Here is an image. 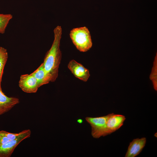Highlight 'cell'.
<instances>
[{
  "label": "cell",
  "instance_id": "obj_16",
  "mask_svg": "<svg viewBox=\"0 0 157 157\" xmlns=\"http://www.w3.org/2000/svg\"><path fill=\"white\" fill-rule=\"evenodd\" d=\"M77 122L79 124H81L83 122V120L81 119H78L77 120Z\"/></svg>",
  "mask_w": 157,
  "mask_h": 157
},
{
  "label": "cell",
  "instance_id": "obj_3",
  "mask_svg": "<svg viewBox=\"0 0 157 157\" xmlns=\"http://www.w3.org/2000/svg\"><path fill=\"white\" fill-rule=\"evenodd\" d=\"M31 134L30 129L23 130L19 133L16 139L0 144V157H10L17 146L22 141L30 137Z\"/></svg>",
  "mask_w": 157,
  "mask_h": 157
},
{
  "label": "cell",
  "instance_id": "obj_7",
  "mask_svg": "<svg viewBox=\"0 0 157 157\" xmlns=\"http://www.w3.org/2000/svg\"><path fill=\"white\" fill-rule=\"evenodd\" d=\"M108 115L106 123L107 135L119 129L126 119L125 116L121 115L112 113Z\"/></svg>",
  "mask_w": 157,
  "mask_h": 157
},
{
  "label": "cell",
  "instance_id": "obj_11",
  "mask_svg": "<svg viewBox=\"0 0 157 157\" xmlns=\"http://www.w3.org/2000/svg\"><path fill=\"white\" fill-rule=\"evenodd\" d=\"M8 58L6 49L0 47V90H2L1 83L4 68Z\"/></svg>",
  "mask_w": 157,
  "mask_h": 157
},
{
  "label": "cell",
  "instance_id": "obj_10",
  "mask_svg": "<svg viewBox=\"0 0 157 157\" xmlns=\"http://www.w3.org/2000/svg\"><path fill=\"white\" fill-rule=\"evenodd\" d=\"M32 74L36 78L39 87L51 82L50 78L47 74L42 63Z\"/></svg>",
  "mask_w": 157,
  "mask_h": 157
},
{
  "label": "cell",
  "instance_id": "obj_2",
  "mask_svg": "<svg viewBox=\"0 0 157 157\" xmlns=\"http://www.w3.org/2000/svg\"><path fill=\"white\" fill-rule=\"evenodd\" d=\"M69 35L73 44L80 51L86 52L91 48L92 43L91 36L86 27L73 28L71 31Z\"/></svg>",
  "mask_w": 157,
  "mask_h": 157
},
{
  "label": "cell",
  "instance_id": "obj_4",
  "mask_svg": "<svg viewBox=\"0 0 157 157\" xmlns=\"http://www.w3.org/2000/svg\"><path fill=\"white\" fill-rule=\"evenodd\" d=\"M108 116L107 115L96 117H87L86 121L91 126V134L95 138L107 135L106 123Z\"/></svg>",
  "mask_w": 157,
  "mask_h": 157
},
{
  "label": "cell",
  "instance_id": "obj_14",
  "mask_svg": "<svg viewBox=\"0 0 157 157\" xmlns=\"http://www.w3.org/2000/svg\"><path fill=\"white\" fill-rule=\"evenodd\" d=\"M9 140L5 135L4 131H0V144L5 143Z\"/></svg>",
  "mask_w": 157,
  "mask_h": 157
},
{
  "label": "cell",
  "instance_id": "obj_6",
  "mask_svg": "<svg viewBox=\"0 0 157 157\" xmlns=\"http://www.w3.org/2000/svg\"><path fill=\"white\" fill-rule=\"evenodd\" d=\"M68 67L76 77L83 81H87L90 76L88 69L74 60L69 61Z\"/></svg>",
  "mask_w": 157,
  "mask_h": 157
},
{
  "label": "cell",
  "instance_id": "obj_12",
  "mask_svg": "<svg viewBox=\"0 0 157 157\" xmlns=\"http://www.w3.org/2000/svg\"><path fill=\"white\" fill-rule=\"evenodd\" d=\"M13 17L10 14L0 13V33L4 34L10 21Z\"/></svg>",
  "mask_w": 157,
  "mask_h": 157
},
{
  "label": "cell",
  "instance_id": "obj_5",
  "mask_svg": "<svg viewBox=\"0 0 157 157\" xmlns=\"http://www.w3.org/2000/svg\"><path fill=\"white\" fill-rule=\"evenodd\" d=\"M19 85L21 89L27 93H35L39 88L36 78L32 73L21 76Z\"/></svg>",
  "mask_w": 157,
  "mask_h": 157
},
{
  "label": "cell",
  "instance_id": "obj_13",
  "mask_svg": "<svg viewBox=\"0 0 157 157\" xmlns=\"http://www.w3.org/2000/svg\"><path fill=\"white\" fill-rule=\"evenodd\" d=\"M157 54L155 58L154 65L151 72L150 76V78L152 81L154 89L157 90Z\"/></svg>",
  "mask_w": 157,
  "mask_h": 157
},
{
  "label": "cell",
  "instance_id": "obj_8",
  "mask_svg": "<svg viewBox=\"0 0 157 157\" xmlns=\"http://www.w3.org/2000/svg\"><path fill=\"white\" fill-rule=\"evenodd\" d=\"M19 103V99L8 97L0 90V115L9 111Z\"/></svg>",
  "mask_w": 157,
  "mask_h": 157
},
{
  "label": "cell",
  "instance_id": "obj_1",
  "mask_svg": "<svg viewBox=\"0 0 157 157\" xmlns=\"http://www.w3.org/2000/svg\"><path fill=\"white\" fill-rule=\"evenodd\" d=\"M54 39L52 46L47 52L43 63L44 69L51 79L54 82L57 78L61 58L60 43L62 34L61 26H57L54 29Z\"/></svg>",
  "mask_w": 157,
  "mask_h": 157
},
{
  "label": "cell",
  "instance_id": "obj_15",
  "mask_svg": "<svg viewBox=\"0 0 157 157\" xmlns=\"http://www.w3.org/2000/svg\"><path fill=\"white\" fill-rule=\"evenodd\" d=\"M4 133L10 140H12L16 139L19 136V133H12L4 131Z\"/></svg>",
  "mask_w": 157,
  "mask_h": 157
},
{
  "label": "cell",
  "instance_id": "obj_9",
  "mask_svg": "<svg viewBox=\"0 0 157 157\" xmlns=\"http://www.w3.org/2000/svg\"><path fill=\"white\" fill-rule=\"evenodd\" d=\"M146 142L145 138L134 139L130 142L125 157H134L139 154L144 147Z\"/></svg>",
  "mask_w": 157,
  "mask_h": 157
}]
</instances>
